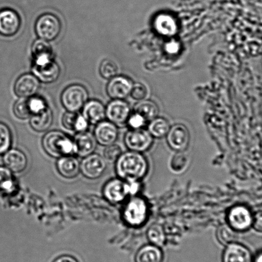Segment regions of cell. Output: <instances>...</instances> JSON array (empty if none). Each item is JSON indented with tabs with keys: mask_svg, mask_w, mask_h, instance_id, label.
Instances as JSON below:
<instances>
[{
	"mask_svg": "<svg viewBox=\"0 0 262 262\" xmlns=\"http://www.w3.org/2000/svg\"><path fill=\"white\" fill-rule=\"evenodd\" d=\"M32 55L35 65H40L54 60L53 50L50 42L38 38L33 43Z\"/></svg>",
	"mask_w": 262,
	"mask_h": 262,
	"instance_id": "ffe728a7",
	"label": "cell"
},
{
	"mask_svg": "<svg viewBox=\"0 0 262 262\" xmlns=\"http://www.w3.org/2000/svg\"><path fill=\"white\" fill-rule=\"evenodd\" d=\"M21 20L14 10L5 9L0 10V35L12 37L19 30Z\"/></svg>",
	"mask_w": 262,
	"mask_h": 262,
	"instance_id": "4fadbf2b",
	"label": "cell"
},
{
	"mask_svg": "<svg viewBox=\"0 0 262 262\" xmlns=\"http://www.w3.org/2000/svg\"><path fill=\"white\" fill-rule=\"evenodd\" d=\"M30 124L33 130L37 132H45L50 129L53 120V112L50 107H46L30 118Z\"/></svg>",
	"mask_w": 262,
	"mask_h": 262,
	"instance_id": "cb8c5ba5",
	"label": "cell"
},
{
	"mask_svg": "<svg viewBox=\"0 0 262 262\" xmlns=\"http://www.w3.org/2000/svg\"><path fill=\"white\" fill-rule=\"evenodd\" d=\"M131 113L129 105L124 99H113L106 108V117L117 127L127 126Z\"/></svg>",
	"mask_w": 262,
	"mask_h": 262,
	"instance_id": "9c48e42d",
	"label": "cell"
},
{
	"mask_svg": "<svg viewBox=\"0 0 262 262\" xmlns=\"http://www.w3.org/2000/svg\"><path fill=\"white\" fill-rule=\"evenodd\" d=\"M149 208L143 197L131 196L122 210L123 219L131 227L138 228L145 225L148 219Z\"/></svg>",
	"mask_w": 262,
	"mask_h": 262,
	"instance_id": "3957f363",
	"label": "cell"
},
{
	"mask_svg": "<svg viewBox=\"0 0 262 262\" xmlns=\"http://www.w3.org/2000/svg\"><path fill=\"white\" fill-rule=\"evenodd\" d=\"M40 82L33 74H23L15 82V94L19 97L35 96L40 88Z\"/></svg>",
	"mask_w": 262,
	"mask_h": 262,
	"instance_id": "9a60e30c",
	"label": "cell"
},
{
	"mask_svg": "<svg viewBox=\"0 0 262 262\" xmlns=\"http://www.w3.org/2000/svg\"><path fill=\"white\" fill-rule=\"evenodd\" d=\"M32 71L40 82L51 84L57 80L61 70L58 64L52 60L40 65L33 64Z\"/></svg>",
	"mask_w": 262,
	"mask_h": 262,
	"instance_id": "2e32d148",
	"label": "cell"
},
{
	"mask_svg": "<svg viewBox=\"0 0 262 262\" xmlns=\"http://www.w3.org/2000/svg\"><path fill=\"white\" fill-rule=\"evenodd\" d=\"M56 169L63 178L73 179L80 173V163L73 155L64 156L58 158Z\"/></svg>",
	"mask_w": 262,
	"mask_h": 262,
	"instance_id": "7402d4cb",
	"label": "cell"
},
{
	"mask_svg": "<svg viewBox=\"0 0 262 262\" xmlns=\"http://www.w3.org/2000/svg\"><path fill=\"white\" fill-rule=\"evenodd\" d=\"M154 28L159 35L164 37H172L178 31V25L174 17L170 14H160L154 20Z\"/></svg>",
	"mask_w": 262,
	"mask_h": 262,
	"instance_id": "603a6c76",
	"label": "cell"
},
{
	"mask_svg": "<svg viewBox=\"0 0 262 262\" xmlns=\"http://www.w3.org/2000/svg\"><path fill=\"white\" fill-rule=\"evenodd\" d=\"M35 30L38 38L50 42L60 35L61 23L56 15L47 13L41 15L36 21Z\"/></svg>",
	"mask_w": 262,
	"mask_h": 262,
	"instance_id": "5b68a950",
	"label": "cell"
},
{
	"mask_svg": "<svg viewBox=\"0 0 262 262\" xmlns=\"http://www.w3.org/2000/svg\"><path fill=\"white\" fill-rule=\"evenodd\" d=\"M13 111L18 119L23 120L29 119L32 115L29 97H20L15 103L14 107H13Z\"/></svg>",
	"mask_w": 262,
	"mask_h": 262,
	"instance_id": "1f68e13d",
	"label": "cell"
},
{
	"mask_svg": "<svg viewBox=\"0 0 262 262\" xmlns=\"http://www.w3.org/2000/svg\"><path fill=\"white\" fill-rule=\"evenodd\" d=\"M94 135L97 144L106 147L116 142L119 137V129L114 123L104 120L97 125Z\"/></svg>",
	"mask_w": 262,
	"mask_h": 262,
	"instance_id": "5bb4252c",
	"label": "cell"
},
{
	"mask_svg": "<svg viewBox=\"0 0 262 262\" xmlns=\"http://www.w3.org/2000/svg\"><path fill=\"white\" fill-rule=\"evenodd\" d=\"M165 138L169 147L176 152H185L191 142L189 130L186 125L182 123L171 126Z\"/></svg>",
	"mask_w": 262,
	"mask_h": 262,
	"instance_id": "ba28073f",
	"label": "cell"
},
{
	"mask_svg": "<svg viewBox=\"0 0 262 262\" xmlns=\"http://www.w3.org/2000/svg\"><path fill=\"white\" fill-rule=\"evenodd\" d=\"M52 262H79L74 256L63 255L58 256Z\"/></svg>",
	"mask_w": 262,
	"mask_h": 262,
	"instance_id": "b9f144b4",
	"label": "cell"
},
{
	"mask_svg": "<svg viewBox=\"0 0 262 262\" xmlns=\"http://www.w3.org/2000/svg\"><path fill=\"white\" fill-rule=\"evenodd\" d=\"M119 72V68L115 62L106 59L102 62L99 66V73L102 78L110 79L117 76Z\"/></svg>",
	"mask_w": 262,
	"mask_h": 262,
	"instance_id": "836d02e7",
	"label": "cell"
},
{
	"mask_svg": "<svg viewBox=\"0 0 262 262\" xmlns=\"http://www.w3.org/2000/svg\"><path fill=\"white\" fill-rule=\"evenodd\" d=\"M15 189L12 172L5 166H0V191L11 193Z\"/></svg>",
	"mask_w": 262,
	"mask_h": 262,
	"instance_id": "4dcf8cb0",
	"label": "cell"
},
{
	"mask_svg": "<svg viewBox=\"0 0 262 262\" xmlns=\"http://www.w3.org/2000/svg\"><path fill=\"white\" fill-rule=\"evenodd\" d=\"M82 115L89 124L97 125L106 118V107L98 100H90L84 104Z\"/></svg>",
	"mask_w": 262,
	"mask_h": 262,
	"instance_id": "44dd1931",
	"label": "cell"
},
{
	"mask_svg": "<svg viewBox=\"0 0 262 262\" xmlns=\"http://www.w3.org/2000/svg\"><path fill=\"white\" fill-rule=\"evenodd\" d=\"M146 120L137 113H131L129 119H128L127 126L130 129H140L143 128L146 125Z\"/></svg>",
	"mask_w": 262,
	"mask_h": 262,
	"instance_id": "74e56055",
	"label": "cell"
},
{
	"mask_svg": "<svg viewBox=\"0 0 262 262\" xmlns=\"http://www.w3.org/2000/svg\"><path fill=\"white\" fill-rule=\"evenodd\" d=\"M253 256L246 246L237 242L226 246L223 262H252Z\"/></svg>",
	"mask_w": 262,
	"mask_h": 262,
	"instance_id": "ac0fdd59",
	"label": "cell"
},
{
	"mask_svg": "<svg viewBox=\"0 0 262 262\" xmlns=\"http://www.w3.org/2000/svg\"><path fill=\"white\" fill-rule=\"evenodd\" d=\"M216 238L221 245L225 246L237 242L238 233L228 224L220 226L216 231Z\"/></svg>",
	"mask_w": 262,
	"mask_h": 262,
	"instance_id": "f546056e",
	"label": "cell"
},
{
	"mask_svg": "<svg viewBox=\"0 0 262 262\" xmlns=\"http://www.w3.org/2000/svg\"><path fill=\"white\" fill-rule=\"evenodd\" d=\"M12 135L11 130L4 123L0 122V155H4L11 148Z\"/></svg>",
	"mask_w": 262,
	"mask_h": 262,
	"instance_id": "d6a6232c",
	"label": "cell"
},
{
	"mask_svg": "<svg viewBox=\"0 0 262 262\" xmlns=\"http://www.w3.org/2000/svg\"><path fill=\"white\" fill-rule=\"evenodd\" d=\"M61 122L66 129L74 131L77 133L85 132L89 125V122L83 115L68 111L63 115Z\"/></svg>",
	"mask_w": 262,
	"mask_h": 262,
	"instance_id": "d4e9b609",
	"label": "cell"
},
{
	"mask_svg": "<svg viewBox=\"0 0 262 262\" xmlns=\"http://www.w3.org/2000/svg\"><path fill=\"white\" fill-rule=\"evenodd\" d=\"M89 91L80 84L67 87L61 95V102L68 112H78L88 102Z\"/></svg>",
	"mask_w": 262,
	"mask_h": 262,
	"instance_id": "277c9868",
	"label": "cell"
},
{
	"mask_svg": "<svg viewBox=\"0 0 262 262\" xmlns=\"http://www.w3.org/2000/svg\"><path fill=\"white\" fill-rule=\"evenodd\" d=\"M134 110L135 112L141 115L147 123L158 117L159 113L158 105L155 102L147 99L138 102L134 107Z\"/></svg>",
	"mask_w": 262,
	"mask_h": 262,
	"instance_id": "4316f807",
	"label": "cell"
},
{
	"mask_svg": "<svg viewBox=\"0 0 262 262\" xmlns=\"http://www.w3.org/2000/svg\"><path fill=\"white\" fill-rule=\"evenodd\" d=\"M170 127V123L165 118L157 117L149 122L147 130L154 138H163L166 137Z\"/></svg>",
	"mask_w": 262,
	"mask_h": 262,
	"instance_id": "83f0119b",
	"label": "cell"
},
{
	"mask_svg": "<svg viewBox=\"0 0 262 262\" xmlns=\"http://www.w3.org/2000/svg\"><path fill=\"white\" fill-rule=\"evenodd\" d=\"M127 187L129 196H136L140 190V182H127Z\"/></svg>",
	"mask_w": 262,
	"mask_h": 262,
	"instance_id": "60d3db41",
	"label": "cell"
},
{
	"mask_svg": "<svg viewBox=\"0 0 262 262\" xmlns=\"http://www.w3.org/2000/svg\"><path fill=\"white\" fill-rule=\"evenodd\" d=\"M122 153V148L119 145L114 144V145L106 146L104 151L103 157L106 163H114Z\"/></svg>",
	"mask_w": 262,
	"mask_h": 262,
	"instance_id": "d590c367",
	"label": "cell"
},
{
	"mask_svg": "<svg viewBox=\"0 0 262 262\" xmlns=\"http://www.w3.org/2000/svg\"><path fill=\"white\" fill-rule=\"evenodd\" d=\"M73 141L75 154L82 158L93 154L97 148V143L94 135L87 131L77 133Z\"/></svg>",
	"mask_w": 262,
	"mask_h": 262,
	"instance_id": "e0dca14e",
	"label": "cell"
},
{
	"mask_svg": "<svg viewBox=\"0 0 262 262\" xmlns=\"http://www.w3.org/2000/svg\"><path fill=\"white\" fill-rule=\"evenodd\" d=\"M184 152H177L176 155L171 159V168L174 172H181L186 168L188 164V159L185 155Z\"/></svg>",
	"mask_w": 262,
	"mask_h": 262,
	"instance_id": "8d00e7d4",
	"label": "cell"
},
{
	"mask_svg": "<svg viewBox=\"0 0 262 262\" xmlns=\"http://www.w3.org/2000/svg\"><path fill=\"white\" fill-rule=\"evenodd\" d=\"M252 227L256 232H261L262 229V215L261 211L253 214Z\"/></svg>",
	"mask_w": 262,
	"mask_h": 262,
	"instance_id": "ab89813d",
	"label": "cell"
},
{
	"mask_svg": "<svg viewBox=\"0 0 262 262\" xmlns=\"http://www.w3.org/2000/svg\"><path fill=\"white\" fill-rule=\"evenodd\" d=\"M180 44L176 40H171L165 45V50L167 53L174 55L179 52L180 50Z\"/></svg>",
	"mask_w": 262,
	"mask_h": 262,
	"instance_id": "f35d334b",
	"label": "cell"
},
{
	"mask_svg": "<svg viewBox=\"0 0 262 262\" xmlns=\"http://www.w3.org/2000/svg\"><path fill=\"white\" fill-rule=\"evenodd\" d=\"M253 214L248 207L237 205L232 207L227 214V224L236 232H245L252 228Z\"/></svg>",
	"mask_w": 262,
	"mask_h": 262,
	"instance_id": "8992f818",
	"label": "cell"
},
{
	"mask_svg": "<svg viewBox=\"0 0 262 262\" xmlns=\"http://www.w3.org/2000/svg\"><path fill=\"white\" fill-rule=\"evenodd\" d=\"M133 82L124 76H115L110 79L106 87L107 95L112 99H124L129 96Z\"/></svg>",
	"mask_w": 262,
	"mask_h": 262,
	"instance_id": "7c38bea8",
	"label": "cell"
},
{
	"mask_svg": "<svg viewBox=\"0 0 262 262\" xmlns=\"http://www.w3.org/2000/svg\"><path fill=\"white\" fill-rule=\"evenodd\" d=\"M130 96L134 100L137 102H141L147 99L148 96L147 87L143 84L140 83V82L133 84Z\"/></svg>",
	"mask_w": 262,
	"mask_h": 262,
	"instance_id": "e575fe53",
	"label": "cell"
},
{
	"mask_svg": "<svg viewBox=\"0 0 262 262\" xmlns=\"http://www.w3.org/2000/svg\"><path fill=\"white\" fill-rule=\"evenodd\" d=\"M42 146L45 152L53 158L75 154L73 140L60 131L52 130L46 133L42 138Z\"/></svg>",
	"mask_w": 262,
	"mask_h": 262,
	"instance_id": "7a4b0ae2",
	"label": "cell"
},
{
	"mask_svg": "<svg viewBox=\"0 0 262 262\" xmlns=\"http://www.w3.org/2000/svg\"><path fill=\"white\" fill-rule=\"evenodd\" d=\"M107 168V163L103 156L92 154L84 157L80 163V172L85 178L96 179L101 177Z\"/></svg>",
	"mask_w": 262,
	"mask_h": 262,
	"instance_id": "30bf717a",
	"label": "cell"
},
{
	"mask_svg": "<svg viewBox=\"0 0 262 262\" xmlns=\"http://www.w3.org/2000/svg\"><path fill=\"white\" fill-rule=\"evenodd\" d=\"M146 237L151 245L161 248L166 243L165 231L161 225L154 223L146 231Z\"/></svg>",
	"mask_w": 262,
	"mask_h": 262,
	"instance_id": "f1b7e54d",
	"label": "cell"
},
{
	"mask_svg": "<svg viewBox=\"0 0 262 262\" xmlns=\"http://www.w3.org/2000/svg\"><path fill=\"white\" fill-rule=\"evenodd\" d=\"M115 163L118 176L125 182H141L148 173V162L143 153L128 151L122 153Z\"/></svg>",
	"mask_w": 262,
	"mask_h": 262,
	"instance_id": "6da1fadb",
	"label": "cell"
},
{
	"mask_svg": "<svg viewBox=\"0 0 262 262\" xmlns=\"http://www.w3.org/2000/svg\"><path fill=\"white\" fill-rule=\"evenodd\" d=\"M4 165L13 173L24 171L28 165L27 156L17 149H10L4 155Z\"/></svg>",
	"mask_w": 262,
	"mask_h": 262,
	"instance_id": "d6986e66",
	"label": "cell"
},
{
	"mask_svg": "<svg viewBox=\"0 0 262 262\" xmlns=\"http://www.w3.org/2000/svg\"><path fill=\"white\" fill-rule=\"evenodd\" d=\"M103 194L105 198L112 204H120L129 196L127 182L119 178L111 179L105 185Z\"/></svg>",
	"mask_w": 262,
	"mask_h": 262,
	"instance_id": "8fae6325",
	"label": "cell"
},
{
	"mask_svg": "<svg viewBox=\"0 0 262 262\" xmlns=\"http://www.w3.org/2000/svg\"><path fill=\"white\" fill-rule=\"evenodd\" d=\"M154 139L148 131L144 128L130 129L125 133L124 143L129 151L143 153L150 150Z\"/></svg>",
	"mask_w": 262,
	"mask_h": 262,
	"instance_id": "52a82bcc",
	"label": "cell"
},
{
	"mask_svg": "<svg viewBox=\"0 0 262 262\" xmlns=\"http://www.w3.org/2000/svg\"><path fill=\"white\" fill-rule=\"evenodd\" d=\"M164 254L161 248L149 244L142 246L136 253L135 262H163Z\"/></svg>",
	"mask_w": 262,
	"mask_h": 262,
	"instance_id": "484cf974",
	"label": "cell"
}]
</instances>
